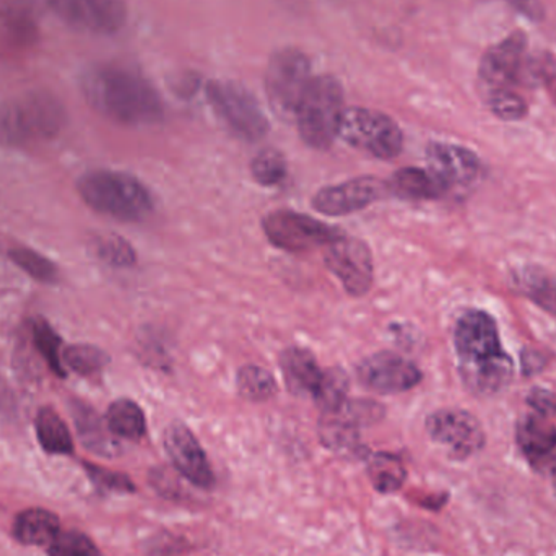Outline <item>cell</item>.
Wrapping results in <instances>:
<instances>
[{
	"label": "cell",
	"instance_id": "obj_1",
	"mask_svg": "<svg viewBox=\"0 0 556 556\" xmlns=\"http://www.w3.org/2000/svg\"><path fill=\"white\" fill-rule=\"evenodd\" d=\"M457 368L467 391L479 397L502 394L515 378V362L503 346L495 317L470 307L454 326Z\"/></svg>",
	"mask_w": 556,
	"mask_h": 556
},
{
	"label": "cell",
	"instance_id": "obj_2",
	"mask_svg": "<svg viewBox=\"0 0 556 556\" xmlns=\"http://www.w3.org/2000/svg\"><path fill=\"white\" fill-rule=\"evenodd\" d=\"M81 94L97 113L126 127L159 124L162 98L142 75L116 64L93 65L80 77Z\"/></svg>",
	"mask_w": 556,
	"mask_h": 556
},
{
	"label": "cell",
	"instance_id": "obj_3",
	"mask_svg": "<svg viewBox=\"0 0 556 556\" xmlns=\"http://www.w3.org/2000/svg\"><path fill=\"white\" fill-rule=\"evenodd\" d=\"M67 124L64 103L51 91L33 90L0 103V147L28 149L55 139Z\"/></svg>",
	"mask_w": 556,
	"mask_h": 556
},
{
	"label": "cell",
	"instance_id": "obj_4",
	"mask_svg": "<svg viewBox=\"0 0 556 556\" xmlns=\"http://www.w3.org/2000/svg\"><path fill=\"white\" fill-rule=\"evenodd\" d=\"M77 191L88 207L116 220L140 222L153 211L149 189L129 173L93 169L78 179Z\"/></svg>",
	"mask_w": 556,
	"mask_h": 556
},
{
	"label": "cell",
	"instance_id": "obj_5",
	"mask_svg": "<svg viewBox=\"0 0 556 556\" xmlns=\"http://www.w3.org/2000/svg\"><path fill=\"white\" fill-rule=\"evenodd\" d=\"M343 111L340 81L332 75L313 77L293 117L301 140L314 150L329 149L339 137Z\"/></svg>",
	"mask_w": 556,
	"mask_h": 556
},
{
	"label": "cell",
	"instance_id": "obj_6",
	"mask_svg": "<svg viewBox=\"0 0 556 556\" xmlns=\"http://www.w3.org/2000/svg\"><path fill=\"white\" fill-rule=\"evenodd\" d=\"M339 137L353 149L379 160H392L404 149V134L388 114L368 108H345Z\"/></svg>",
	"mask_w": 556,
	"mask_h": 556
},
{
	"label": "cell",
	"instance_id": "obj_7",
	"mask_svg": "<svg viewBox=\"0 0 556 556\" xmlns=\"http://www.w3.org/2000/svg\"><path fill=\"white\" fill-rule=\"evenodd\" d=\"M208 103L225 126L247 142H260L269 134L270 124L253 93L237 81H211Z\"/></svg>",
	"mask_w": 556,
	"mask_h": 556
},
{
	"label": "cell",
	"instance_id": "obj_8",
	"mask_svg": "<svg viewBox=\"0 0 556 556\" xmlns=\"http://www.w3.org/2000/svg\"><path fill=\"white\" fill-rule=\"evenodd\" d=\"M311 80V61L303 51L283 48L274 52L264 75L267 100L274 113L280 117H294Z\"/></svg>",
	"mask_w": 556,
	"mask_h": 556
},
{
	"label": "cell",
	"instance_id": "obj_9",
	"mask_svg": "<svg viewBox=\"0 0 556 556\" xmlns=\"http://www.w3.org/2000/svg\"><path fill=\"white\" fill-rule=\"evenodd\" d=\"M263 230L274 247L287 253H306L316 248H326L342 235L324 222L293 211H277L267 215Z\"/></svg>",
	"mask_w": 556,
	"mask_h": 556
},
{
	"label": "cell",
	"instance_id": "obj_10",
	"mask_svg": "<svg viewBox=\"0 0 556 556\" xmlns=\"http://www.w3.org/2000/svg\"><path fill=\"white\" fill-rule=\"evenodd\" d=\"M64 25L90 35H116L127 22L124 0H48Z\"/></svg>",
	"mask_w": 556,
	"mask_h": 556
},
{
	"label": "cell",
	"instance_id": "obj_11",
	"mask_svg": "<svg viewBox=\"0 0 556 556\" xmlns=\"http://www.w3.org/2000/svg\"><path fill=\"white\" fill-rule=\"evenodd\" d=\"M427 431L434 443L456 459H467L485 446V431L472 414L459 408H443L427 418Z\"/></svg>",
	"mask_w": 556,
	"mask_h": 556
},
{
	"label": "cell",
	"instance_id": "obj_12",
	"mask_svg": "<svg viewBox=\"0 0 556 556\" xmlns=\"http://www.w3.org/2000/svg\"><path fill=\"white\" fill-rule=\"evenodd\" d=\"M324 263L352 296L368 293L372 285V257L362 240L340 235L327 244Z\"/></svg>",
	"mask_w": 556,
	"mask_h": 556
},
{
	"label": "cell",
	"instance_id": "obj_13",
	"mask_svg": "<svg viewBox=\"0 0 556 556\" xmlns=\"http://www.w3.org/2000/svg\"><path fill=\"white\" fill-rule=\"evenodd\" d=\"M362 386L378 394H401L420 384L418 366L394 352H379L363 359L356 369Z\"/></svg>",
	"mask_w": 556,
	"mask_h": 556
},
{
	"label": "cell",
	"instance_id": "obj_14",
	"mask_svg": "<svg viewBox=\"0 0 556 556\" xmlns=\"http://www.w3.org/2000/svg\"><path fill=\"white\" fill-rule=\"evenodd\" d=\"M166 454L175 469L199 489H212L214 472L207 454L186 425L175 421L163 434Z\"/></svg>",
	"mask_w": 556,
	"mask_h": 556
},
{
	"label": "cell",
	"instance_id": "obj_15",
	"mask_svg": "<svg viewBox=\"0 0 556 556\" xmlns=\"http://www.w3.org/2000/svg\"><path fill=\"white\" fill-rule=\"evenodd\" d=\"M386 191H388V185H384L381 179L363 176L340 185L326 186L316 192L311 204L314 211L320 214L339 217V215H350L375 204L386 194Z\"/></svg>",
	"mask_w": 556,
	"mask_h": 556
},
{
	"label": "cell",
	"instance_id": "obj_16",
	"mask_svg": "<svg viewBox=\"0 0 556 556\" xmlns=\"http://www.w3.org/2000/svg\"><path fill=\"white\" fill-rule=\"evenodd\" d=\"M384 410L372 401H349L320 417V438L332 450H346L355 444L358 430L378 421Z\"/></svg>",
	"mask_w": 556,
	"mask_h": 556
},
{
	"label": "cell",
	"instance_id": "obj_17",
	"mask_svg": "<svg viewBox=\"0 0 556 556\" xmlns=\"http://www.w3.org/2000/svg\"><path fill=\"white\" fill-rule=\"evenodd\" d=\"M428 169L451 189L469 188L482 173L479 155L456 143L431 142L427 147Z\"/></svg>",
	"mask_w": 556,
	"mask_h": 556
},
{
	"label": "cell",
	"instance_id": "obj_18",
	"mask_svg": "<svg viewBox=\"0 0 556 556\" xmlns=\"http://www.w3.org/2000/svg\"><path fill=\"white\" fill-rule=\"evenodd\" d=\"M526 55H528V36L521 29L513 31L483 54L479 67L480 78L493 90L519 85Z\"/></svg>",
	"mask_w": 556,
	"mask_h": 556
},
{
	"label": "cell",
	"instance_id": "obj_19",
	"mask_svg": "<svg viewBox=\"0 0 556 556\" xmlns=\"http://www.w3.org/2000/svg\"><path fill=\"white\" fill-rule=\"evenodd\" d=\"M516 441L526 459L542 472H556V428L541 415H528L516 427Z\"/></svg>",
	"mask_w": 556,
	"mask_h": 556
},
{
	"label": "cell",
	"instance_id": "obj_20",
	"mask_svg": "<svg viewBox=\"0 0 556 556\" xmlns=\"http://www.w3.org/2000/svg\"><path fill=\"white\" fill-rule=\"evenodd\" d=\"M68 408H71L78 438L88 451L103 457H114L121 453V444L108 428L106 420H103L93 407L72 399Z\"/></svg>",
	"mask_w": 556,
	"mask_h": 556
},
{
	"label": "cell",
	"instance_id": "obj_21",
	"mask_svg": "<svg viewBox=\"0 0 556 556\" xmlns=\"http://www.w3.org/2000/svg\"><path fill=\"white\" fill-rule=\"evenodd\" d=\"M280 366L291 392L314 397L323 382L324 371L309 350L290 346L281 353Z\"/></svg>",
	"mask_w": 556,
	"mask_h": 556
},
{
	"label": "cell",
	"instance_id": "obj_22",
	"mask_svg": "<svg viewBox=\"0 0 556 556\" xmlns=\"http://www.w3.org/2000/svg\"><path fill=\"white\" fill-rule=\"evenodd\" d=\"M389 191L408 201H434L447 191L446 186L430 172L421 168H402L392 175L388 182Z\"/></svg>",
	"mask_w": 556,
	"mask_h": 556
},
{
	"label": "cell",
	"instance_id": "obj_23",
	"mask_svg": "<svg viewBox=\"0 0 556 556\" xmlns=\"http://www.w3.org/2000/svg\"><path fill=\"white\" fill-rule=\"evenodd\" d=\"M61 532V522L54 513L41 508L26 509L13 522V535L23 545H49Z\"/></svg>",
	"mask_w": 556,
	"mask_h": 556
},
{
	"label": "cell",
	"instance_id": "obj_24",
	"mask_svg": "<svg viewBox=\"0 0 556 556\" xmlns=\"http://www.w3.org/2000/svg\"><path fill=\"white\" fill-rule=\"evenodd\" d=\"M35 428L39 444L46 453L52 454V456H68L74 453L71 431L54 408H39Z\"/></svg>",
	"mask_w": 556,
	"mask_h": 556
},
{
	"label": "cell",
	"instance_id": "obj_25",
	"mask_svg": "<svg viewBox=\"0 0 556 556\" xmlns=\"http://www.w3.org/2000/svg\"><path fill=\"white\" fill-rule=\"evenodd\" d=\"M106 425L114 437L139 441L146 437L147 421L142 408L130 399L113 402L106 412Z\"/></svg>",
	"mask_w": 556,
	"mask_h": 556
},
{
	"label": "cell",
	"instance_id": "obj_26",
	"mask_svg": "<svg viewBox=\"0 0 556 556\" xmlns=\"http://www.w3.org/2000/svg\"><path fill=\"white\" fill-rule=\"evenodd\" d=\"M516 290L547 313L556 314V280L538 267H526L513 277Z\"/></svg>",
	"mask_w": 556,
	"mask_h": 556
},
{
	"label": "cell",
	"instance_id": "obj_27",
	"mask_svg": "<svg viewBox=\"0 0 556 556\" xmlns=\"http://www.w3.org/2000/svg\"><path fill=\"white\" fill-rule=\"evenodd\" d=\"M368 476L378 492L392 493L404 485L407 470L394 454L378 453L369 457Z\"/></svg>",
	"mask_w": 556,
	"mask_h": 556
},
{
	"label": "cell",
	"instance_id": "obj_28",
	"mask_svg": "<svg viewBox=\"0 0 556 556\" xmlns=\"http://www.w3.org/2000/svg\"><path fill=\"white\" fill-rule=\"evenodd\" d=\"M33 343L38 350L41 358L45 359L48 368L54 372L58 378H65V366L62 362V339L54 327L42 319V317H35L31 323Z\"/></svg>",
	"mask_w": 556,
	"mask_h": 556
},
{
	"label": "cell",
	"instance_id": "obj_29",
	"mask_svg": "<svg viewBox=\"0 0 556 556\" xmlns=\"http://www.w3.org/2000/svg\"><path fill=\"white\" fill-rule=\"evenodd\" d=\"M62 362L77 375L93 378L104 371L111 358L100 346L77 343V345L65 346L62 352Z\"/></svg>",
	"mask_w": 556,
	"mask_h": 556
},
{
	"label": "cell",
	"instance_id": "obj_30",
	"mask_svg": "<svg viewBox=\"0 0 556 556\" xmlns=\"http://www.w3.org/2000/svg\"><path fill=\"white\" fill-rule=\"evenodd\" d=\"M9 257L20 270L39 283L54 285L61 280L59 267L38 251L29 248H13L9 251Z\"/></svg>",
	"mask_w": 556,
	"mask_h": 556
},
{
	"label": "cell",
	"instance_id": "obj_31",
	"mask_svg": "<svg viewBox=\"0 0 556 556\" xmlns=\"http://www.w3.org/2000/svg\"><path fill=\"white\" fill-rule=\"evenodd\" d=\"M238 392L251 402H264L277 394L276 378L261 366H243L237 376Z\"/></svg>",
	"mask_w": 556,
	"mask_h": 556
},
{
	"label": "cell",
	"instance_id": "obj_32",
	"mask_svg": "<svg viewBox=\"0 0 556 556\" xmlns=\"http://www.w3.org/2000/svg\"><path fill=\"white\" fill-rule=\"evenodd\" d=\"M251 175L257 185L274 188L283 182L288 175L287 160L276 149H266L257 153L251 162Z\"/></svg>",
	"mask_w": 556,
	"mask_h": 556
},
{
	"label": "cell",
	"instance_id": "obj_33",
	"mask_svg": "<svg viewBox=\"0 0 556 556\" xmlns=\"http://www.w3.org/2000/svg\"><path fill=\"white\" fill-rule=\"evenodd\" d=\"M349 389V376L342 369H329V371H324L323 382L313 399L320 412L327 414V412L336 410L346 401Z\"/></svg>",
	"mask_w": 556,
	"mask_h": 556
},
{
	"label": "cell",
	"instance_id": "obj_34",
	"mask_svg": "<svg viewBox=\"0 0 556 556\" xmlns=\"http://www.w3.org/2000/svg\"><path fill=\"white\" fill-rule=\"evenodd\" d=\"M93 253L111 267H132L137 261L136 251L117 235H100L94 238Z\"/></svg>",
	"mask_w": 556,
	"mask_h": 556
},
{
	"label": "cell",
	"instance_id": "obj_35",
	"mask_svg": "<svg viewBox=\"0 0 556 556\" xmlns=\"http://www.w3.org/2000/svg\"><path fill=\"white\" fill-rule=\"evenodd\" d=\"M556 75V61L551 52H534L528 54L521 68L519 85L525 87H544L551 84Z\"/></svg>",
	"mask_w": 556,
	"mask_h": 556
},
{
	"label": "cell",
	"instance_id": "obj_36",
	"mask_svg": "<svg viewBox=\"0 0 556 556\" xmlns=\"http://www.w3.org/2000/svg\"><path fill=\"white\" fill-rule=\"evenodd\" d=\"M49 556H101L94 542L84 532H59L48 545Z\"/></svg>",
	"mask_w": 556,
	"mask_h": 556
},
{
	"label": "cell",
	"instance_id": "obj_37",
	"mask_svg": "<svg viewBox=\"0 0 556 556\" xmlns=\"http://www.w3.org/2000/svg\"><path fill=\"white\" fill-rule=\"evenodd\" d=\"M490 110L496 117L503 121H521L528 116V103L508 88L493 90L489 98Z\"/></svg>",
	"mask_w": 556,
	"mask_h": 556
},
{
	"label": "cell",
	"instance_id": "obj_38",
	"mask_svg": "<svg viewBox=\"0 0 556 556\" xmlns=\"http://www.w3.org/2000/svg\"><path fill=\"white\" fill-rule=\"evenodd\" d=\"M84 467L91 482L100 489L111 490V492H134V485L129 477L101 469L94 464L85 463Z\"/></svg>",
	"mask_w": 556,
	"mask_h": 556
},
{
	"label": "cell",
	"instance_id": "obj_39",
	"mask_svg": "<svg viewBox=\"0 0 556 556\" xmlns=\"http://www.w3.org/2000/svg\"><path fill=\"white\" fill-rule=\"evenodd\" d=\"M528 404L535 415L551 418L556 415V394L545 388H534L528 395Z\"/></svg>",
	"mask_w": 556,
	"mask_h": 556
},
{
	"label": "cell",
	"instance_id": "obj_40",
	"mask_svg": "<svg viewBox=\"0 0 556 556\" xmlns=\"http://www.w3.org/2000/svg\"><path fill=\"white\" fill-rule=\"evenodd\" d=\"M516 12L521 13L526 18L532 22H541L544 18L545 12L542 7L541 0H506Z\"/></svg>",
	"mask_w": 556,
	"mask_h": 556
},
{
	"label": "cell",
	"instance_id": "obj_41",
	"mask_svg": "<svg viewBox=\"0 0 556 556\" xmlns=\"http://www.w3.org/2000/svg\"><path fill=\"white\" fill-rule=\"evenodd\" d=\"M545 366V356L538 352H525L522 353V371L525 375L531 376L535 372L541 371Z\"/></svg>",
	"mask_w": 556,
	"mask_h": 556
},
{
	"label": "cell",
	"instance_id": "obj_42",
	"mask_svg": "<svg viewBox=\"0 0 556 556\" xmlns=\"http://www.w3.org/2000/svg\"><path fill=\"white\" fill-rule=\"evenodd\" d=\"M5 7L7 5H3V3H0V20H2L3 12H5Z\"/></svg>",
	"mask_w": 556,
	"mask_h": 556
},
{
	"label": "cell",
	"instance_id": "obj_43",
	"mask_svg": "<svg viewBox=\"0 0 556 556\" xmlns=\"http://www.w3.org/2000/svg\"><path fill=\"white\" fill-rule=\"evenodd\" d=\"M554 476H555V482H556V472L554 473Z\"/></svg>",
	"mask_w": 556,
	"mask_h": 556
}]
</instances>
